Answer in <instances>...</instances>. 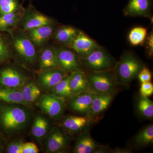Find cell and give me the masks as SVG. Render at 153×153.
Segmentation results:
<instances>
[{
    "mask_svg": "<svg viewBox=\"0 0 153 153\" xmlns=\"http://www.w3.org/2000/svg\"><path fill=\"white\" fill-rule=\"evenodd\" d=\"M145 65L131 52H124L119 61L116 63L112 71L118 85H128L138 75Z\"/></svg>",
    "mask_w": 153,
    "mask_h": 153,
    "instance_id": "obj_1",
    "label": "cell"
},
{
    "mask_svg": "<svg viewBox=\"0 0 153 153\" xmlns=\"http://www.w3.org/2000/svg\"><path fill=\"white\" fill-rule=\"evenodd\" d=\"M86 75L88 89L97 93L114 95L118 85L112 70L90 71Z\"/></svg>",
    "mask_w": 153,
    "mask_h": 153,
    "instance_id": "obj_2",
    "label": "cell"
},
{
    "mask_svg": "<svg viewBox=\"0 0 153 153\" xmlns=\"http://www.w3.org/2000/svg\"><path fill=\"white\" fill-rule=\"evenodd\" d=\"M81 59L85 67L90 71L112 70L116 63L114 59L100 46Z\"/></svg>",
    "mask_w": 153,
    "mask_h": 153,
    "instance_id": "obj_3",
    "label": "cell"
},
{
    "mask_svg": "<svg viewBox=\"0 0 153 153\" xmlns=\"http://www.w3.org/2000/svg\"><path fill=\"white\" fill-rule=\"evenodd\" d=\"M27 114L25 110L17 106H10L3 110L1 121L4 127L10 131L18 130L27 121Z\"/></svg>",
    "mask_w": 153,
    "mask_h": 153,
    "instance_id": "obj_4",
    "label": "cell"
},
{
    "mask_svg": "<svg viewBox=\"0 0 153 153\" xmlns=\"http://www.w3.org/2000/svg\"><path fill=\"white\" fill-rule=\"evenodd\" d=\"M15 50L22 58L28 63H33L37 57L36 46L27 35L18 32L11 35Z\"/></svg>",
    "mask_w": 153,
    "mask_h": 153,
    "instance_id": "obj_5",
    "label": "cell"
},
{
    "mask_svg": "<svg viewBox=\"0 0 153 153\" xmlns=\"http://www.w3.org/2000/svg\"><path fill=\"white\" fill-rule=\"evenodd\" d=\"M54 23V21L51 18L41 13L30 5L25 9L19 26L22 30L27 31L41 26L53 25Z\"/></svg>",
    "mask_w": 153,
    "mask_h": 153,
    "instance_id": "obj_6",
    "label": "cell"
},
{
    "mask_svg": "<svg viewBox=\"0 0 153 153\" xmlns=\"http://www.w3.org/2000/svg\"><path fill=\"white\" fill-rule=\"evenodd\" d=\"M38 106L43 112L50 117L59 118L63 114L65 109L64 98L53 94H46L40 99Z\"/></svg>",
    "mask_w": 153,
    "mask_h": 153,
    "instance_id": "obj_7",
    "label": "cell"
},
{
    "mask_svg": "<svg viewBox=\"0 0 153 153\" xmlns=\"http://www.w3.org/2000/svg\"><path fill=\"white\" fill-rule=\"evenodd\" d=\"M59 67L66 73L81 70V64L75 52L69 49L55 48Z\"/></svg>",
    "mask_w": 153,
    "mask_h": 153,
    "instance_id": "obj_8",
    "label": "cell"
},
{
    "mask_svg": "<svg viewBox=\"0 0 153 153\" xmlns=\"http://www.w3.org/2000/svg\"><path fill=\"white\" fill-rule=\"evenodd\" d=\"M97 93L90 89H86L79 94L71 97L69 105L75 112L87 115L94 98Z\"/></svg>",
    "mask_w": 153,
    "mask_h": 153,
    "instance_id": "obj_9",
    "label": "cell"
},
{
    "mask_svg": "<svg viewBox=\"0 0 153 153\" xmlns=\"http://www.w3.org/2000/svg\"><path fill=\"white\" fill-rule=\"evenodd\" d=\"M152 5V0H129L124 9V14L127 16L149 17Z\"/></svg>",
    "mask_w": 153,
    "mask_h": 153,
    "instance_id": "obj_10",
    "label": "cell"
},
{
    "mask_svg": "<svg viewBox=\"0 0 153 153\" xmlns=\"http://www.w3.org/2000/svg\"><path fill=\"white\" fill-rule=\"evenodd\" d=\"M99 47L92 39L81 31H79L71 49H73L81 58L90 54Z\"/></svg>",
    "mask_w": 153,
    "mask_h": 153,
    "instance_id": "obj_11",
    "label": "cell"
},
{
    "mask_svg": "<svg viewBox=\"0 0 153 153\" xmlns=\"http://www.w3.org/2000/svg\"><path fill=\"white\" fill-rule=\"evenodd\" d=\"M25 81V76L15 68L7 67L0 71V84L6 87H21Z\"/></svg>",
    "mask_w": 153,
    "mask_h": 153,
    "instance_id": "obj_12",
    "label": "cell"
},
{
    "mask_svg": "<svg viewBox=\"0 0 153 153\" xmlns=\"http://www.w3.org/2000/svg\"><path fill=\"white\" fill-rule=\"evenodd\" d=\"M67 74L60 68L46 69L39 74L38 81L44 88L52 89Z\"/></svg>",
    "mask_w": 153,
    "mask_h": 153,
    "instance_id": "obj_13",
    "label": "cell"
},
{
    "mask_svg": "<svg viewBox=\"0 0 153 153\" xmlns=\"http://www.w3.org/2000/svg\"><path fill=\"white\" fill-rule=\"evenodd\" d=\"M53 25H45L27 31V36L35 46L44 45L54 34Z\"/></svg>",
    "mask_w": 153,
    "mask_h": 153,
    "instance_id": "obj_14",
    "label": "cell"
},
{
    "mask_svg": "<svg viewBox=\"0 0 153 153\" xmlns=\"http://www.w3.org/2000/svg\"><path fill=\"white\" fill-rule=\"evenodd\" d=\"M114 95L108 94H97L88 111V117L96 116L103 112L111 103Z\"/></svg>",
    "mask_w": 153,
    "mask_h": 153,
    "instance_id": "obj_15",
    "label": "cell"
},
{
    "mask_svg": "<svg viewBox=\"0 0 153 153\" xmlns=\"http://www.w3.org/2000/svg\"><path fill=\"white\" fill-rule=\"evenodd\" d=\"M69 83L72 97L88 88L86 75L82 70L74 71L69 74Z\"/></svg>",
    "mask_w": 153,
    "mask_h": 153,
    "instance_id": "obj_16",
    "label": "cell"
},
{
    "mask_svg": "<svg viewBox=\"0 0 153 153\" xmlns=\"http://www.w3.org/2000/svg\"><path fill=\"white\" fill-rule=\"evenodd\" d=\"M78 31L73 27L64 26L56 30L54 34V38L58 43L71 48Z\"/></svg>",
    "mask_w": 153,
    "mask_h": 153,
    "instance_id": "obj_17",
    "label": "cell"
},
{
    "mask_svg": "<svg viewBox=\"0 0 153 153\" xmlns=\"http://www.w3.org/2000/svg\"><path fill=\"white\" fill-rule=\"evenodd\" d=\"M67 144L66 136L59 130L55 129L47 139V149L50 152H56L63 149Z\"/></svg>",
    "mask_w": 153,
    "mask_h": 153,
    "instance_id": "obj_18",
    "label": "cell"
},
{
    "mask_svg": "<svg viewBox=\"0 0 153 153\" xmlns=\"http://www.w3.org/2000/svg\"><path fill=\"white\" fill-rule=\"evenodd\" d=\"M59 68L60 67L57 62L55 48L48 47L45 48L40 55V69L43 71L46 69Z\"/></svg>",
    "mask_w": 153,
    "mask_h": 153,
    "instance_id": "obj_19",
    "label": "cell"
},
{
    "mask_svg": "<svg viewBox=\"0 0 153 153\" xmlns=\"http://www.w3.org/2000/svg\"><path fill=\"white\" fill-rule=\"evenodd\" d=\"M99 146L91 136L86 133L82 134L78 138L74 148V152L94 153Z\"/></svg>",
    "mask_w": 153,
    "mask_h": 153,
    "instance_id": "obj_20",
    "label": "cell"
},
{
    "mask_svg": "<svg viewBox=\"0 0 153 153\" xmlns=\"http://www.w3.org/2000/svg\"><path fill=\"white\" fill-rule=\"evenodd\" d=\"M0 100L9 103L30 105L24 100L22 91L13 88H0Z\"/></svg>",
    "mask_w": 153,
    "mask_h": 153,
    "instance_id": "obj_21",
    "label": "cell"
},
{
    "mask_svg": "<svg viewBox=\"0 0 153 153\" xmlns=\"http://www.w3.org/2000/svg\"><path fill=\"white\" fill-rule=\"evenodd\" d=\"M88 117L71 116L67 117L63 120V126L66 129L72 132L80 131L90 124Z\"/></svg>",
    "mask_w": 153,
    "mask_h": 153,
    "instance_id": "obj_22",
    "label": "cell"
},
{
    "mask_svg": "<svg viewBox=\"0 0 153 153\" xmlns=\"http://www.w3.org/2000/svg\"><path fill=\"white\" fill-rule=\"evenodd\" d=\"M25 9L19 10L0 16V26L6 29H11L19 26L24 13Z\"/></svg>",
    "mask_w": 153,
    "mask_h": 153,
    "instance_id": "obj_23",
    "label": "cell"
},
{
    "mask_svg": "<svg viewBox=\"0 0 153 153\" xmlns=\"http://www.w3.org/2000/svg\"><path fill=\"white\" fill-rule=\"evenodd\" d=\"M137 111L141 117L147 119L153 117V102L146 97L140 95L136 104Z\"/></svg>",
    "mask_w": 153,
    "mask_h": 153,
    "instance_id": "obj_24",
    "label": "cell"
},
{
    "mask_svg": "<svg viewBox=\"0 0 153 153\" xmlns=\"http://www.w3.org/2000/svg\"><path fill=\"white\" fill-rule=\"evenodd\" d=\"M134 144L138 147H143L153 143V125L147 126L138 133L134 138Z\"/></svg>",
    "mask_w": 153,
    "mask_h": 153,
    "instance_id": "obj_25",
    "label": "cell"
},
{
    "mask_svg": "<svg viewBox=\"0 0 153 153\" xmlns=\"http://www.w3.org/2000/svg\"><path fill=\"white\" fill-rule=\"evenodd\" d=\"M21 91L24 100L30 105L37 100L41 95L40 89L33 82L27 84Z\"/></svg>",
    "mask_w": 153,
    "mask_h": 153,
    "instance_id": "obj_26",
    "label": "cell"
},
{
    "mask_svg": "<svg viewBox=\"0 0 153 153\" xmlns=\"http://www.w3.org/2000/svg\"><path fill=\"white\" fill-rule=\"evenodd\" d=\"M69 80V75L67 74L52 88L53 94L63 98L71 97L72 95Z\"/></svg>",
    "mask_w": 153,
    "mask_h": 153,
    "instance_id": "obj_27",
    "label": "cell"
},
{
    "mask_svg": "<svg viewBox=\"0 0 153 153\" xmlns=\"http://www.w3.org/2000/svg\"><path fill=\"white\" fill-rule=\"evenodd\" d=\"M147 29L142 27H137L132 29L128 35V39L131 44L138 46L143 43L147 36Z\"/></svg>",
    "mask_w": 153,
    "mask_h": 153,
    "instance_id": "obj_28",
    "label": "cell"
},
{
    "mask_svg": "<svg viewBox=\"0 0 153 153\" xmlns=\"http://www.w3.org/2000/svg\"><path fill=\"white\" fill-rule=\"evenodd\" d=\"M48 128V123L46 119L42 117H37L34 120L32 133L37 138H41L47 134Z\"/></svg>",
    "mask_w": 153,
    "mask_h": 153,
    "instance_id": "obj_29",
    "label": "cell"
},
{
    "mask_svg": "<svg viewBox=\"0 0 153 153\" xmlns=\"http://www.w3.org/2000/svg\"><path fill=\"white\" fill-rule=\"evenodd\" d=\"M23 8L20 0H0V16Z\"/></svg>",
    "mask_w": 153,
    "mask_h": 153,
    "instance_id": "obj_30",
    "label": "cell"
},
{
    "mask_svg": "<svg viewBox=\"0 0 153 153\" xmlns=\"http://www.w3.org/2000/svg\"><path fill=\"white\" fill-rule=\"evenodd\" d=\"M10 49L7 42L0 36V63L7 60L10 57Z\"/></svg>",
    "mask_w": 153,
    "mask_h": 153,
    "instance_id": "obj_31",
    "label": "cell"
},
{
    "mask_svg": "<svg viewBox=\"0 0 153 153\" xmlns=\"http://www.w3.org/2000/svg\"><path fill=\"white\" fill-rule=\"evenodd\" d=\"M140 95L143 96H150L153 93V85L151 82H142L140 88Z\"/></svg>",
    "mask_w": 153,
    "mask_h": 153,
    "instance_id": "obj_32",
    "label": "cell"
},
{
    "mask_svg": "<svg viewBox=\"0 0 153 153\" xmlns=\"http://www.w3.org/2000/svg\"><path fill=\"white\" fill-rule=\"evenodd\" d=\"M137 77L141 83L150 82L152 79V74L149 68L144 66L139 73Z\"/></svg>",
    "mask_w": 153,
    "mask_h": 153,
    "instance_id": "obj_33",
    "label": "cell"
},
{
    "mask_svg": "<svg viewBox=\"0 0 153 153\" xmlns=\"http://www.w3.org/2000/svg\"><path fill=\"white\" fill-rule=\"evenodd\" d=\"M24 143L22 141L15 142L11 143L8 148L9 153H22Z\"/></svg>",
    "mask_w": 153,
    "mask_h": 153,
    "instance_id": "obj_34",
    "label": "cell"
},
{
    "mask_svg": "<svg viewBox=\"0 0 153 153\" xmlns=\"http://www.w3.org/2000/svg\"><path fill=\"white\" fill-rule=\"evenodd\" d=\"M39 149L34 143H24L22 148V153H38Z\"/></svg>",
    "mask_w": 153,
    "mask_h": 153,
    "instance_id": "obj_35",
    "label": "cell"
},
{
    "mask_svg": "<svg viewBox=\"0 0 153 153\" xmlns=\"http://www.w3.org/2000/svg\"><path fill=\"white\" fill-rule=\"evenodd\" d=\"M148 45L151 54L153 53V33H151L148 38Z\"/></svg>",
    "mask_w": 153,
    "mask_h": 153,
    "instance_id": "obj_36",
    "label": "cell"
},
{
    "mask_svg": "<svg viewBox=\"0 0 153 153\" xmlns=\"http://www.w3.org/2000/svg\"><path fill=\"white\" fill-rule=\"evenodd\" d=\"M113 153H129L130 152V151L128 149H116L115 150H114L112 151Z\"/></svg>",
    "mask_w": 153,
    "mask_h": 153,
    "instance_id": "obj_37",
    "label": "cell"
},
{
    "mask_svg": "<svg viewBox=\"0 0 153 153\" xmlns=\"http://www.w3.org/2000/svg\"><path fill=\"white\" fill-rule=\"evenodd\" d=\"M0 32H5L9 33V34H11L13 33V31L11 29H6V28H3L2 27L0 26Z\"/></svg>",
    "mask_w": 153,
    "mask_h": 153,
    "instance_id": "obj_38",
    "label": "cell"
}]
</instances>
